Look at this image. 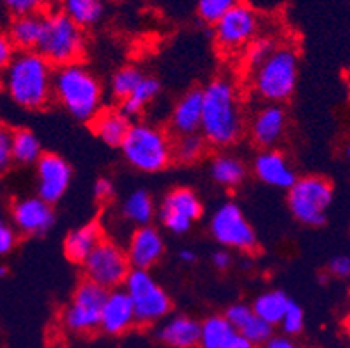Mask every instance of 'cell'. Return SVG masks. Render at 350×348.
I'll use <instances>...</instances> for the list:
<instances>
[{"label": "cell", "instance_id": "cell-15", "mask_svg": "<svg viewBox=\"0 0 350 348\" xmlns=\"http://www.w3.org/2000/svg\"><path fill=\"white\" fill-rule=\"evenodd\" d=\"M12 225L25 235H44L54 223L53 204L37 197H23L11 206Z\"/></svg>", "mask_w": 350, "mask_h": 348}, {"label": "cell", "instance_id": "cell-45", "mask_svg": "<svg viewBox=\"0 0 350 348\" xmlns=\"http://www.w3.org/2000/svg\"><path fill=\"white\" fill-rule=\"evenodd\" d=\"M265 348H301L298 347L291 338H286V336H275L265 345Z\"/></svg>", "mask_w": 350, "mask_h": 348}, {"label": "cell", "instance_id": "cell-38", "mask_svg": "<svg viewBox=\"0 0 350 348\" xmlns=\"http://www.w3.org/2000/svg\"><path fill=\"white\" fill-rule=\"evenodd\" d=\"M304 324H305L304 310H301L297 303H293L291 308H289L288 314L284 315V319H282L281 322L282 331H284L288 336H295V334H300L301 331H304Z\"/></svg>", "mask_w": 350, "mask_h": 348}, {"label": "cell", "instance_id": "cell-21", "mask_svg": "<svg viewBox=\"0 0 350 348\" xmlns=\"http://www.w3.org/2000/svg\"><path fill=\"white\" fill-rule=\"evenodd\" d=\"M202 108H204V96L199 89H192L181 96L171 113V129L178 136L199 133L202 127Z\"/></svg>", "mask_w": 350, "mask_h": 348}, {"label": "cell", "instance_id": "cell-8", "mask_svg": "<svg viewBox=\"0 0 350 348\" xmlns=\"http://www.w3.org/2000/svg\"><path fill=\"white\" fill-rule=\"evenodd\" d=\"M122 289L129 295L135 306L136 324L150 325L162 321L165 315H170L171 306H173L170 295L164 291V287L152 277L148 270L133 268Z\"/></svg>", "mask_w": 350, "mask_h": 348}, {"label": "cell", "instance_id": "cell-9", "mask_svg": "<svg viewBox=\"0 0 350 348\" xmlns=\"http://www.w3.org/2000/svg\"><path fill=\"white\" fill-rule=\"evenodd\" d=\"M82 268L85 280L98 284L107 291H113L124 286L133 270L126 251L108 239L100 242L93 254L84 261Z\"/></svg>", "mask_w": 350, "mask_h": 348}, {"label": "cell", "instance_id": "cell-23", "mask_svg": "<svg viewBox=\"0 0 350 348\" xmlns=\"http://www.w3.org/2000/svg\"><path fill=\"white\" fill-rule=\"evenodd\" d=\"M157 336L167 347L193 348L200 345V322L187 315H176L159 327Z\"/></svg>", "mask_w": 350, "mask_h": 348}, {"label": "cell", "instance_id": "cell-4", "mask_svg": "<svg viewBox=\"0 0 350 348\" xmlns=\"http://www.w3.org/2000/svg\"><path fill=\"white\" fill-rule=\"evenodd\" d=\"M124 159L142 172H159L174 159L173 142L154 124H133L122 143Z\"/></svg>", "mask_w": 350, "mask_h": 348}, {"label": "cell", "instance_id": "cell-7", "mask_svg": "<svg viewBox=\"0 0 350 348\" xmlns=\"http://www.w3.org/2000/svg\"><path fill=\"white\" fill-rule=\"evenodd\" d=\"M333 202V187L323 176L298 178L288 190V206L291 215L307 226L326 223L327 209Z\"/></svg>", "mask_w": 350, "mask_h": 348}, {"label": "cell", "instance_id": "cell-27", "mask_svg": "<svg viewBox=\"0 0 350 348\" xmlns=\"http://www.w3.org/2000/svg\"><path fill=\"white\" fill-rule=\"evenodd\" d=\"M209 172L215 183L225 188H235L246 180V165L232 153H219L211 161Z\"/></svg>", "mask_w": 350, "mask_h": 348}, {"label": "cell", "instance_id": "cell-35", "mask_svg": "<svg viewBox=\"0 0 350 348\" xmlns=\"http://www.w3.org/2000/svg\"><path fill=\"white\" fill-rule=\"evenodd\" d=\"M278 44L275 40L270 37H258L256 40L250 44L246 51H244V62H246V66H250L251 70H258L263 63L272 56V53L278 49Z\"/></svg>", "mask_w": 350, "mask_h": 348}, {"label": "cell", "instance_id": "cell-42", "mask_svg": "<svg viewBox=\"0 0 350 348\" xmlns=\"http://www.w3.org/2000/svg\"><path fill=\"white\" fill-rule=\"evenodd\" d=\"M116 193V187L110 180L107 178H100V180L94 183V197H96L98 202H107L110 200Z\"/></svg>", "mask_w": 350, "mask_h": 348}, {"label": "cell", "instance_id": "cell-30", "mask_svg": "<svg viewBox=\"0 0 350 348\" xmlns=\"http://www.w3.org/2000/svg\"><path fill=\"white\" fill-rule=\"evenodd\" d=\"M124 218L129 223L139 226L150 225L155 216L154 199L146 190H135L131 191L127 199L124 200L122 206Z\"/></svg>", "mask_w": 350, "mask_h": 348}, {"label": "cell", "instance_id": "cell-43", "mask_svg": "<svg viewBox=\"0 0 350 348\" xmlns=\"http://www.w3.org/2000/svg\"><path fill=\"white\" fill-rule=\"evenodd\" d=\"M16 56V47L12 46V42L9 40L8 35H2L0 37V65L8 66L12 62V57Z\"/></svg>", "mask_w": 350, "mask_h": 348}, {"label": "cell", "instance_id": "cell-13", "mask_svg": "<svg viewBox=\"0 0 350 348\" xmlns=\"http://www.w3.org/2000/svg\"><path fill=\"white\" fill-rule=\"evenodd\" d=\"M204 213L202 200L199 199L192 188L180 187L171 190L167 196L162 199L161 206L157 209V216L161 219L162 226L173 232L176 235L187 234L192 228L193 223L200 219Z\"/></svg>", "mask_w": 350, "mask_h": 348}, {"label": "cell", "instance_id": "cell-37", "mask_svg": "<svg viewBox=\"0 0 350 348\" xmlns=\"http://www.w3.org/2000/svg\"><path fill=\"white\" fill-rule=\"evenodd\" d=\"M53 2L54 0H2L5 11L12 14V18L27 14H46Z\"/></svg>", "mask_w": 350, "mask_h": 348}, {"label": "cell", "instance_id": "cell-25", "mask_svg": "<svg viewBox=\"0 0 350 348\" xmlns=\"http://www.w3.org/2000/svg\"><path fill=\"white\" fill-rule=\"evenodd\" d=\"M133 124L120 110H103L93 122V131L108 146L120 148Z\"/></svg>", "mask_w": 350, "mask_h": 348}, {"label": "cell", "instance_id": "cell-3", "mask_svg": "<svg viewBox=\"0 0 350 348\" xmlns=\"http://www.w3.org/2000/svg\"><path fill=\"white\" fill-rule=\"evenodd\" d=\"M54 98L81 122H94L101 113L103 91L100 81L81 63L54 70Z\"/></svg>", "mask_w": 350, "mask_h": 348}, {"label": "cell", "instance_id": "cell-47", "mask_svg": "<svg viewBox=\"0 0 350 348\" xmlns=\"http://www.w3.org/2000/svg\"><path fill=\"white\" fill-rule=\"evenodd\" d=\"M253 347H254V345L251 343L247 338H244V336H241V334H239V336L234 340V343H232L228 348H253Z\"/></svg>", "mask_w": 350, "mask_h": 348}, {"label": "cell", "instance_id": "cell-2", "mask_svg": "<svg viewBox=\"0 0 350 348\" xmlns=\"http://www.w3.org/2000/svg\"><path fill=\"white\" fill-rule=\"evenodd\" d=\"M4 89L25 110H42L54 96V66L39 51H18L4 68Z\"/></svg>", "mask_w": 350, "mask_h": 348}, {"label": "cell", "instance_id": "cell-39", "mask_svg": "<svg viewBox=\"0 0 350 348\" xmlns=\"http://www.w3.org/2000/svg\"><path fill=\"white\" fill-rule=\"evenodd\" d=\"M16 242H18V230L14 225L9 223H2L0 225V254L5 256L14 249Z\"/></svg>", "mask_w": 350, "mask_h": 348}, {"label": "cell", "instance_id": "cell-49", "mask_svg": "<svg viewBox=\"0 0 350 348\" xmlns=\"http://www.w3.org/2000/svg\"><path fill=\"white\" fill-rule=\"evenodd\" d=\"M347 333H349V336H350V317L349 319H347Z\"/></svg>", "mask_w": 350, "mask_h": 348}, {"label": "cell", "instance_id": "cell-6", "mask_svg": "<svg viewBox=\"0 0 350 348\" xmlns=\"http://www.w3.org/2000/svg\"><path fill=\"white\" fill-rule=\"evenodd\" d=\"M298 81V54L289 46H279L262 66L253 72V89L262 100L279 105L289 100Z\"/></svg>", "mask_w": 350, "mask_h": 348}, {"label": "cell", "instance_id": "cell-19", "mask_svg": "<svg viewBox=\"0 0 350 348\" xmlns=\"http://www.w3.org/2000/svg\"><path fill=\"white\" fill-rule=\"evenodd\" d=\"M136 324L135 306L124 289L108 291L101 314V331L107 334H122Z\"/></svg>", "mask_w": 350, "mask_h": 348}, {"label": "cell", "instance_id": "cell-20", "mask_svg": "<svg viewBox=\"0 0 350 348\" xmlns=\"http://www.w3.org/2000/svg\"><path fill=\"white\" fill-rule=\"evenodd\" d=\"M225 317L234 324L237 333L241 336L247 338L254 347L256 345H267L272 340L273 325L258 317L254 314L253 306H247L244 303H235V305L228 306L227 312H225Z\"/></svg>", "mask_w": 350, "mask_h": 348}, {"label": "cell", "instance_id": "cell-24", "mask_svg": "<svg viewBox=\"0 0 350 348\" xmlns=\"http://www.w3.org/2000/svg\"><path fill=\"white\" fill-rule=\"evenodd\" d=\"M44 34V14L14 16L8 27V37L16 51H37Z\"/></svg>", "mask_w": 350, "mask_h": 348}, {"label": "cell", "instance_id": "cell-11", "mask_svg": "<svg viewBox=\"0 0 350 348\" xmlns=\"http://www.w3.org/2000/svg\"><path fill=\"white\" fill-rule=\"evenodd\" d=\"M209 232L218 244L237 249L243 253H253L258 249V237L241 207L234 202H225L213 213Z\"/></svg>", "mask_w": 350, "mask_h": 348}, {"label": "cell", "instance_id": "cell-48", "mask_svg": "<svg viewBox=\"0 0 350 348\" xmlns=\"http://www.w3.org/2000/svg\"><path fill=\"white\" fill-rule=\"evenodd\" d=\"M345 155H347V159H349V161H350V143L345 146Z\"/></svg>", "mask_w": 350, "mask_h": 348}, {"label": "cell", "instance_id": "cell-5", "mask_svg": "<svg viewBox=\"0 0 350 348\" xmlns=\"http://www.w3.org/2000/svg\"><path fill=\"white\" fill-rule=\"evenodd\" d=\"M37 51L54 68L81 63V57L85 53L84 28L73 23L65 12H46L44 14V34Z\"/></svg>", "mask_w": 350, "mask_h": 348}, {"label": "cell", "instance_id": "cell-22", "mask_svg": "<svg viewBox=\"0 0 350 348\" xmlns=\"http://www.w3.org/2000/svg\"><path fill=\"white\" fill-rule=\"evenodd\" d=\"M103 241V232L98 223H85L72 230L63 242V253L72 263L84 265V261L93 254L94 249Z\"/></svg>", "mask_w": 350, "mask_h": 348}, {"label": "cell", "instance_id": "cell-18", "mask_svg": "<svg viewBox=\"0 0 350 348\" xmlns=\"http://www.w3.org/2000/svg\"><path fill=\"white\" fill-rule=\"evenodd\" d=\"M286 124H288V119H286L284 108L279 105H269L258 110L251 120V139L260 148H273L284 136Z\"/></svg>", "mask_w": 350, "mask_h": 348}, {"label": "cell", "instance_id": "cell-44", "mask_svg": "<svg viewBox=\"0 0 350 348\" xmlns=\"http://www.w3.org/2000/svg\"><path fill=\"white\" fill-rule=\"evenodd\" d=\"M211 261H213V265H215L216 270H219V272H225V270H228V268L232 267V263H234V258H232V254L228 253L227 249H218V251H215V253H213Z\"/></svg>", "mask_w": 350, "mask_h": 348}, {"label": "cell", "instance_id": "cell-34", "mask_svg": "<svg viewBox=\"0 0 350 348\" xmlns=\"http://www.w3.org/2000/svg\"><path fill=\"white\" fill-rule=\"evenodd\" d=\"M143 79L145 75L135 66H124V68L117 70L116 75L112 77V94L119 101H124L136 91Z\"/></svg>", "mask_w": 350, "mask_h": 348}, {"label": "cell", "instance_id": "cell-46", "mask_svg": "<svg viewBox=\"0 0 350 348\" xmlns=\"http://www.w3.org/2000/svg\"><path fill=\"white\" fill-rule=\"evenodd\" d=\"M180 260L183 261V263H196L197 261V254L196 251H192V249H181L180 251Z\"/></svg>", "mask_w": 350, "mask_h": 348}, {"label": "cell", "instance_id": "cell-40", "mask_svg": "<svg viewBox=\"0 0 350 348\" xmlns=\"http://www.w3.org/2000/svg\"><path fill=\"white\" fill-rule=\"evenodd\" d=\"M12 161V129L0 131V169L5 171Z\"/></svg>", "mask_w": 350, "mask_h": 348}, {"label": "cell", "instance_id": "cell-31", "mask_svg": "<svg viewBox=\"0 0 350 348\" xmlns=\"http://www.w3.org/2000/svg\"><path fill=\"white\" fill-rule=\"evenodd\" d=\"M42 145L30 129H12V161L20 165L37 164L42 157Z\"/></svg>", "mask_w": 350, "mask_h": 348}, {"label": "cell", "instance_id": "cell-14", "mask_svg": "<svg viewBox=\"0 0 350 348\" xmlns=\"http://www.w3.org/2000/svg\"><path fill=\"white\" fill-rule=\"evenodd\" d=\"M37 191L39 197L49 204H56L72 183V168L58 153H44L35 164Z\"/></svg>", "mask_w": 350, "mask_h": 348}, {"label": "cell", "instance_id": "cell-17", "mask_svg": "<svg viewBox=\"0 0 350 348\" xmlns=\"http://www.w3.org/2000/svg\"><path fill=\"white\" fill-rule=\"evenodd\" d=\"M253 171L262 183L281 190H289L298 180L284 153L273 148L258 153L253 161Z\"/></svg>", "mask_w": 350, "mask_h": 348}, {"label": "cell", "instance_id": "cell-28", "mask_svg": "<svg viewBox=\"0 0 350 348\" xmlns=\"http://www.w3.org/2000/svg\"><path fill=\"white\" fill-rule=\"evenodd\" d=\"M293 303L295 302H291V298L284 291L273 289V291H265L256 296L253 303V310L258 317L269 322L270 325H278L281 324Z\"/></svg>", "mask_w": 350, "mask_h": 348}, {"label": "cell", "instance_id": "cell-26", "mask_svg": "<svg viewBox=\"0 0 350 348\" xmlns=\"http://www.w3.org/2000/svg\"><path fill=\"white\" fill-rule=\"evenodd\" d=\"M239 336L225 315H211L200 324V348H228Z\"/></svg>", "mask_w": 350, "mask_h": 348}, {"label": "cell", "instance_id": "cell-1", "mask_svg": "<svg viewBox=\"0 0 350 348\" xmlns=\"http://www.w3.org/2000/svg\"><path fill=\"white\" fill-rule=\"evenodd\" d=\"M200 134L208 145L227 148L244 134V111L234 82L225 77L213 79L204 89Z\"/></svg>", "mask_w": 350, "mask_h": 348}, {"label": "cell", "instance_id": "cell-10", "mask_svg": "<svg viewBox=\"0 0 350 348\" xmlns=\"http://www.w3.org/2000/svg\"><path fill=\"white\" fill-rule=\"evenodd\" d=\"M258 31H260V16L246 4L230 9L227 14L218 19V23L213 25L216 47L227 54L246 51L250 44L258 38Z\"/></svg>", "mask_w": 350, "mask_h": 348}, {"label": "cell", "instance_id": "cell-32", "mask_svg": "<svg viewBox=\"0 0 350 348\" xmlns=\"http://www.w3.org/2000/svg\"><path fill=\"white\" fill-rule=\"evenodd\" d=\"M159 92H161V84H159L157 79H154V77H145L142 84L136 88V91L129 98L120 101L119 110L126 115L127 119H133V117H136V115H139L145 110L146 105L152 103L157 98Z\"/></svg>", "mask_w": 350, "mask_h": 348}, {"label": "cell", "instance_id": "cell-36", "mask_svg": "<svg viewBox=\"0 0 350 348\" xmlns=\"http://www.w3.org/2000/svg\"><path fill=\"white\" fill-rule=\"evenodd\" d=\"M241 4L243 0H197V14L204 23L215 25L221 16Z\"/></svg>", "mask_w": 350, "mask_h": 348}, {"label": "cell", "instance_id": "cell-12", "mask_svg": "<svg viewBox=\"0 0 350 348\" xmlns=\"http://www.w3.org/2000/svg\"><path fill=\"white\" fill-rule=\"evenodd\" d=\"M107 296V289L91 280L79 284L72 296V302L63 314L66 327L73 333H94L101 325V314H103Z\"/></svg>", "mask_w": 350, "mask_h": 348}, {"label": "cell", "instance_id": "cell-16", "mask_svg": "<svg viewBox=\"0 0 350 348\" xmlns=\"http://www.w3.org/2000/svg\"><path fill=\"white\" fill-rule=\"evenodd\" d=\"M129 263L135 270H148L161 261L164 254V241L155 226H139L129 237L126 247Z\"/></svg>", "mask_w": 350, "mask_h": 348}, {"label": "cell", "instance_id": "cell-29", "mask_svg": "<svg viewBox=\"0 0 350 348\" xmlns=\"http://www.w3.org/2000/svg\"><path fill=\"white\" fill-rule=\"evenodd\" d=\"M59 9L81 28H91L105 14L103 0H59Z\"/></svg>", "mask_w": 350, "mask_h": 348}, {"label": "cell", "instance_id": "cell-41", "mask_svg": "<svg viewBox=\"0 0 350 348\" xmlns=\"http://www.w3.org/2000/svg\"><path fill=\"white\" fill-rule=\"evenodd\" d=\"M329 276L336 277V279H350V256L340 254L335 256L327 265Z\"/></svg>", "mask_w": 350, "mask_h": 348}, {"label": "cell", "instance_id": "cell-33", "mask_svg": "<svg viewBox=\"0 0 350 348\" xmlns=\"http://www.w3.org/2000/svg\"><path fill=\"white\" fill-rule=\"evenodd\" d=\"M206 146H208V142L199 133L178 136L173 142L174 159L181 164H192L204 155Z\"/></svg>", "mask_w": 350, "mask_h": 348}]
</instances>
